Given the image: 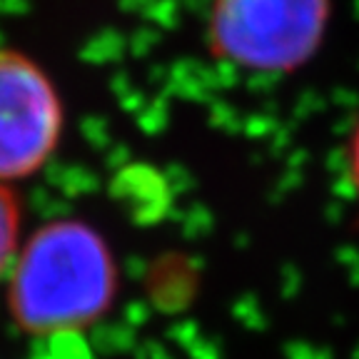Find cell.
<instances>
[{"label":"cell","instance_id":"2","mask_svg":"<svg viewBox=\"0 0 359 359\" xmlns=\"http://www.w3.org/2000/svg\"><path fill=\"white\" fill-rule=\"evenodd\" d=\"M332 0H210L205 45L217 62L252 75H292L322 50Z\"/></svg>","mask_w":359,"mask_h":359},{"label":"cell","instance_id":"4","mask_svg":"<svg viewBox=\"0 0 359 359\" xmlns=\"http://www.w3.org/2000/svg\"><path fill=\"white\" fill-rule=\"evenodd\" d=\"M20 222L22 212L18 205L15 192L0 182V275L18 255V242H20Z\"/></svg>","mask_w":359,"mask_h":359},{"label":"cell","instance_id":"5","mask_svg":"<svg viewBox=\"0 0 359 359\" xmlns=\"http://www.w3.org/2000/svg\"><path fill=\"white\" fill-rule=\"evenodd\" d=\"M344 175H347L349 187L359 200V115L349 130L347 142H344Z\"/></svg>","mask_w":359,"mask_h":359},{"label":"cell","instance_id":"3","mask_svg":"<svg viewBox=\"0 0 359 359\" xmlns=\"http://www.w3.org/2000/svg\"><path fill=\"white\" fill-rule=\"evenodd\" d=\"M65 107L55 83L20 50L0 48V182L28 180L60 147Z\"/></svg>","mask_w":359,"mask_h":359},{"label":"cell","instance_id":"1","mask_svg":"<svg viewBox=\"0 0 359 359\" xmlns=\"http://www.w3.org/2000/svg\"><path fill=\"white\" fill-rule=\"evenodd\" d=\"M120 290V267L107 237L78 217L45 222L20 247L8 287V309L33 337H67L97 325Z\"/></svg>","mask_w":359,"mask_h":359}]
</instances>
